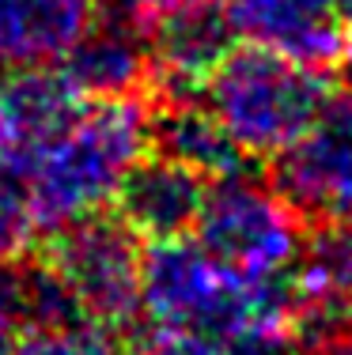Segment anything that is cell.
Listing matches in <instances>:
<instances>
[{
    "mask_svg": "<svg viewBox=\"0 0 352 355\" xmlns=\"http://www.w3.org/2000/svg\"><path fill=\"white\" fill-rule=\"evenodd\" d=\"M144 355H228V340L201 333H144Z\"/></svg>",
    "mask_w": 352,
    "mask_h": 355,
    "instance_id": "d6986e66",
    "label": "cell"
},
{
    "mask_svg": "<svg viewBox=\"0 0 352 355\" xmlns=\"http://www.w3.org/2000/svg\"><path fill=\"white\" fill-rule=\"evenodd\" d=\"M228 355H311V348L292 325H269L228 340Z\"/></svg>",
    "mask_w": 352,
    "mask_h": 355,
    "instance_id": "ac0fdd59",
    "label": "cell"
},
{
    "mask_svg": "<svg viewBox=\"0 0 352 355\" xmlns=\"http://www.w3.org/2000/svg\"><path fill=\"white\" fill-rule=\"evenodd\" d=\"M197 95L242 159H276L311 125L330 91L311 64L265 46H235Z\"/></svg>",
    "mask_w": 352,
    "mask_h": 355,
    "instance_id": "3957f363",
    "label": "cell"
},
{
    "mask_svg": "<svg viewBox=\"0 0 352 355\" xmlns=\"http://www.w3.org/2000/svg\"><path fill=\"white\" fill-rule=\"evenodd\" d=\"M288 325L303 340H326L352 321V223H318L288 276Z\"/></svg>",
    "mask_w": 352,
    "mask_h": 355,
    "instance_id": "ba28073f",
    "label": "cell"
},
{
    "mask_svg": "<svg viewBox=\"0 0 352 355\" xmlns=\"http://www.w3.org/2000/svg\"><path fill=\"white\" fill-rule=\"evenodd\" d=\"M140 318L148 333H201L235 340L250 329L288 325V284L246 280L197 242H152L140 261Z\"/></svg>",
    "mask_w": 352,
    "mask_h": 355,
    "instance_id": "7a4b0ae2",
    "label": "cell"
},
{
    "mask_svg": "<svg viewBox=\"0 0 352 355\" xmlns=\"http://www.w3.org/2000/svg\"><path fill=\"white\" fill-rule=\"evenodd\" d=\"M152 144H159V155L178 159L182 166L197 171L208 182L235 174L242 166V151L208 114V106L194 103L190 95L174 98L163 114H152Z\"/></svg>",
    "mask_w": 352,
    "mask_h": 355,
    "instance_id": "5bb4252c",
    "label": "cell"
},
{
    "mask_svg": "<svg viewBox=\"0 0 352 355\" xmlns=\"http://www.w3.org/2000/svg\"><path fill=\"white\" fill-rule=\"evenodd\" d=\"M106 4L114 8V12H121V15H129V12H137V0H106Z\"/></svg>",
    "mask_w": 352,
    "mask_h": 355,
    "instance_id": "603a6c76",
    "label": "cell"
},
{
    "mask_svg": "<svg viewBox=\"0 0 352 355\" xmlns=\"http://www.w3.org/2000/svg\"><path fill=\"white\" fill-rule=\"evenodd\" d=\"M349 72H352V53H349Z\"/></svg>",
    "mask_w": 352,
    "mask_h": 355,
    "instance_id": "cb8c5ba5",
    "label": "cell"
},
{
    "mask_svg": "<svg viewBox=\"0 0 352 355\" xmlns=\"http://www.w3.org/2000/svg\"><path fill=\"white\" fill-rule=\"evenodd\" d=\"M152 148V110L140 95L95 98L23 166L31 212L42 231L103 216L125 178Z\"/></svg>",
    "mask_w": 352,
    "mask_h": 355,
    "instance_id": "6da1fadb",
    "label": "cell"
},
{
    "mask_svg": "<svg viewBox=\"0 0 352 355\" xmlns=\"http://www.w3.org/2000/svg\"><path fill=\"white\" fill-rule=\"evenodd\" d=\"M91 23V0H0V69L61 64Z\"/></svg>",
    "mask_w": 352,
    "mask_h": 355,
    "instance_id": "4fadbf2b",
    "label": "cell"
},
{
    "mask_svg": "<svg viewBox=\"0 0 352 355\" xmlns=\"http://www.w3.org/2000/svg\"><path fill=\"white\" fill-rule=\"evenodd\" d=\"M318 344H322L318 355H352V321H345L341 329H333V333Z\"/></svg>",
    "mask_w": 352,
    "mask_h": 355,
    "instance_id": "ffe728a7",
    "label": "cell"
},
{
    "mask_svg": "<svg viewBox=\"0 0 352 355\" xmlns=\"http://www.w3.org/2000/svg\"><path fill=\"white\" fill-rule=\"evenodd\" d=\"M83 110V95L61 64L0 69V171L23 166Z\"/></svg>",
    "mask_w": 352,
    "mask_h": 355,
    "instance_id": "52a82bcc",
    "label": "cell"
},
{
    "mask_svg": "<svg viewBox=\"0 0 352 355\" xmlns=\"http://www.w3.org/2000/svg\"><path fill=\"white\" fill-rule=\"evenodd\" d=\"M15 355H117V340L99 321H76L65 329H27Z\"/></svg>",
    "mask_w": 352,
    "mask_h": 355,
    "instance_id": "9a60e30c",
    "label": "cell"
},
{
    "mask_svg": "<svg viewBox=\"0 0 352 355\" xmlns=\"http://www.w3.org/2000/svg\"><path fill=\"white\" fill-rule=\"evenodd\" d=\"M333 15H337L341 31H349V35H352V0H333Z\"/></svg>",
    "mask_w": 352,
    "mask_h": 355,
    "instance_id": "7402d4cb",
    "label": "cell"
},
{
    "mask_svg": "<svg viewBox=\"0 0 352 355\" xmlns=\"http://www.w3.org/2000/svg\"><path fill=\"white\" fill-rule=\"evenodd\" d=\"M61 69L83 98H125L144 87L156 64L137 19L117 12L114 19H95L83 31V38L65 53Z\"/></svg>",
    "mask_w": 352,
    "mask_h": 355,
    "instance_id": "7c38bea8",
    "label": "cell"
},
{
    "mask_svg": "<svg viewBox=\"0 0 352 355\" xmlns=\"http://www.w3.org/2000/svg\"><path fill=\"white\" fill-rule=\"evenodd\" d=\"M23 333V268L15 261H0V355H15Z\"/></svg>",
    "mask_w": 352,
    "mask_h": 355,
    "instance_id": "e0dca14e",
    "label": "cell"
},
{
    "mask_svg": "<svg viewBox=\"0 0 352 355\" xmlns=\"http://www.w3.org/2000/svg\"><path fill=\"white\" fill-rule=\"evenodd\" d=\"M208 178L182 166L171 155H144L117 193V216L137 231V239H182L194 231Z\"/></svg>",
    "mask_w": 352,
    "mask_h": 355,
    "instance_id": "8fae6325",
    "label": "cell"
},
{
    "mask_svg": "<svg viewBox=\"0 0 352 355\" xmlns=\"http://www.w3.org/2000/svg\"><path fill=\"white\" fill-rule=\"evenodd\" d=\"M273 185L318 223H352V87L326 95L303 132L276 155Z\"/></svg>",
    "mask_w": 352,
    "mask_h": 355,
    "instance_id": "8992f818",
    "label": "cell"
},
{
    "mask_svg": "<svg viewBox=\"0 0 352 355\" xmlns=\"http://www.w3.org/2000/svg\"><path fill=\"white\" fill-rule=\"evenodd\" d=\"M194 234L208 257L246 280H284L303 246L299 212L284 193L242 171L208 182Z\"/></svg>",
    "mask_w": 352,
    "mask_h": 355,
    "instance_id": "277c9868",
    "label": "cell"
},
{
    "mask_svg": "<svg viewBox=\"0 0 352 355\" xmlns=\"http://www.w3.org/2000/svg\"><path fill=\"white\" fill-rule=\"evenodd\" d=\"M35 212H31L27 189L15 174L0 171V261H15L35 242Z\"/></svg>",
    "mask_w": 352,
    "mask_h": 355,
    "instance_id": "2e32d148",
    "label": "cell"
},
{
    "mask_svg": "<svg viewBox=\"0 0 352 355\" xmlns=\"http://www.w3.org/2000/svg\"><path fill=\"white\" fill-rule=\"evenodd\" d=\"M140 261L137 231L103 212L53 231L42 265L57 272L87 321L121 329L140 318Z\"/></svg>",
    "mask_w": 352,
    "mask_h": 355,
    "instance_id": "5b68a950",
    "label": "cell"
},
{
    "mask_svg": "<svg viewBox=\"0 0 352 355\" xmlns=\"http://www.w3.org/2000/svg\"><path fill=\"white\" fill-rule=\"evenodd\" d=\"M148 46H152V64L163 72L174 98H186L201 91L212 69L235 49V27L220 0H194L156 15Z\"/></svg>",
    "mask_w": 352,
    "mask_h": 355,
    "instance_id": "9c48e42d",
    "label": "cell"
},
{
    "mask_svg": "<svg viewBox=\"0 0 352 355\" xmlns=\"http://www.w3.org/2000/svg\"><path fill=\"white\" fill-rule=\"evenodd\" d=\"M235 35L299 64H333L341 57V23L333 0H224Z\"/></svg>",
    "mask_w": 352,
    "mask_h": 355,
    "instance_id": "30bf717a",
    "label": "cell"
},
{
    "mask_svg": "<svg viewBox=\"0 0 352 355\" xmlns=\"http://www.w3.org/2000/svg\"><path fill=\"white\" fill-rule=\"evenodd\" d=\"M182 4H194V0H137V12L163 15V12H171V8H182Z\"/></svg>",
    "mask_w": 352,
    "mask_h": 355,
    "instance_id": "44dd1931",
    "label": "cell"
}]
</instances>
